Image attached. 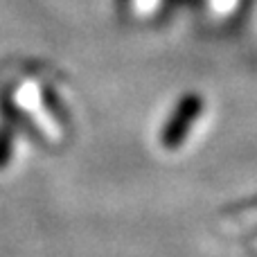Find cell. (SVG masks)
I'll return each mask as SVG.
<instances>
[{
  "label": "cell",
  "instance_id": "obj_3",
  "mask_svg": "<svg viewBox=\"0 0 257 257\" xmlns=\"http://www.w3.org/2000/svg\"><path fill=\"white\" fill-rule=\"evenodd\" d=\"M43 104H45V108H48V113H52L54 115V120H59V122H68V111L63 108V102H61V97H59L54 90H43Z\"/></svg>",
  "mask_w": 257,
  "mask_h": 257
},
{
  "label": "cell",
  "instance_id": "obj_2",
  "mask_svg": "<svg viewBox=\"0 0 257 257\" xmlns=\"http://www.w3.org/2000/svg\"><path fill=\"white\" fill-rule=\"evenodd\" d=\"M14 154V128L9 124H0V169H5Z\"/></svg>",
  "mask_w": 257,
  "mask_h": 257
},
{
  "label": "cell",
  "instance_id": "obj_1",
  "mask_svg": "<svg viewBox=\"0 0 257 257\" xmlns=\"http://www.w3.org/2000/svg\"><path fill=\"white\" fill-rule=\"evenodd\" d=\"M201 99L196 95H185V97L178 102L176 111L172 113V117L167 120V124L163 128V145L174 149V147L181 145V140L185 138V133L190 131L192 122L196 120V115L201 113Z\"/></svg>",
  "mask_w": 257,
  "mask_h": 257
}]
</instances>
